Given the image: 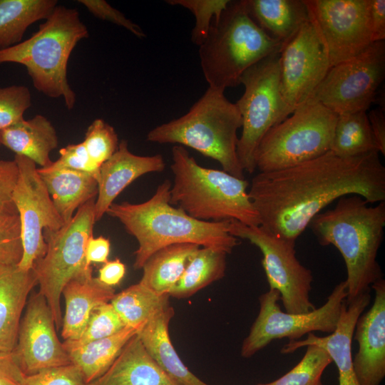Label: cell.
Listing matches in <instances>:
<instances>
[{"label":"cell","mask_w":385,"mask_h":385,"mask_svg":"<svg viewBox=\"0 0 385 385\" xmlns=\"http://www.w3.org/2000/svg\"><path fill=\"white\" fill-rule=\"evenodd\" d=\"M248 195L260 226L296 243L312 219L343 196L357 195L369 204L385 201V167L376 150L348 158L329 151L290 168L257 173Z\"/></svg>","instance_id":"cell-1"},{"label":"cell","mask_w":385,"mask_h":385,"mask_svg":"<svg viewBox=\"0 0 385 385\" xmlns=\"http://www.w3.org/2000/svg\"><path fill=\"white\" fill-rule=\"evenodd\" d=\"M309 226L319 245L334 246L344 260L346 302L369 293L382 278L377 255L384 239L385 201L371 206L359 195H345L334 208L317 215Z\"/></svg>","instance_id":"cell-2"},{"label":"cell","mask_w":385,"mask_h":385,"mask_svg":"<svg viewBox=\"0 0 385 385\" xmlns=\"http://www.w3.org/2000/svg\"><path fill=\"white\" fill-rule=\"evenodd\" d=\"M171 185L172 183L165 180L148 200L140 203L113 202L106 212L118 220L138 243L134 252L135 270L142 269L157 250L173 244L193 243L227 254L239 245L238 239L229 232L230 220L200 221L170 205Z\"/></svg>","instance_id":"cell-3"},{"label":"cell","mask_w":385,"mask_h":385,"mask_svg":"<svg viewBox=\"0 0 385 385\" xmlns=\"http://www.w3.org/2000/svg\"><path fill=\"white\" fill-rule=\"evenodd\" d=\"M172 160L170 205H178L200 221L237 220L247 225H260L248 195L247 180L200 165L182 145L172 148Z\"/></svg>","instance_id":"cell-4"},{"label":"cell","mask_w":385,"mask_h":385,"mask_svg":"<svg viewBox=\"0 0 385 385\" xmlns=\"http://www.w3.org/2000/svg\"><path fill=\"white\" fill-rule=\"evenodd\" d=\"M88 36L78 10L57 5L30 38L0 50V64L23 65L37 91L51 98H63L70 110L76 97L67 78L68 61L77 43Z\"/></svg>","instance_id":"cell-5"},{"label":"cell","mask_w":385,"mask_h":385,"mask_svg":"<svg viewBox=\"0 0 385 385\" xmlns=\"http://www.w3.org/2000/svg\"><path fill=\"white\" fill-rule=\"evenodd\" d=\"M282 46L250 16L245 0L230 1L199 46L200 67L209 87L225 91L240 85L246 70L279 53Z\"/></svg>","instance_id":"cell-6"},{"label":"cell","mask_w":385,"mask_h":385,"mask_svg":"<svg viewBox=\"0 0 385 385\" xmlns=\"http://www.w3.org/2000/svg\"><path fill=\"white\" fill-rule=\"evenodd\" d=\"M242 123L236 104L223 91L208 87L185 114L152 128L146 139L191 148L217 161L222 170L245 179L237 154V130Z\"/></svg>","instance_id":"cell-7"},{"label":"cell","mask_w":385,"mask_h":385,"mask_svg":"<svg viewBox=\"0 0 385 385\" xmlns=\"http://www.w3.org/2000/svg\"><path fill=\"white\" fill-rule=\"evenodd\" d=\"M337 116L320 103L307 100L263 136L255 155L256 170H279L330 151Z\"/></svg>","instance_id":"cell-8"},{"label":"cell","mask_w":385,"mask_h":385,"mask_svg":"<svg viewBox=\"0 0 385 385\" xmlns=\"http://www.w3.org/2000/svg\"><path fill=\"white\" fill-rule=\"evenodd\" d=\"M92 198L81 206L72 219L56 230H43L46 252L34 265L38 292L51 310L56 329L62 325L61 297L66 284L73 278L92 273L86 262V247L93 236L95 202Z\"/></svg>","instance_id":"cell-9"},{"label":"cell","mask_w":385,"mask_h":385,"mask_svg":"<svg viewBox=\"0 0 385 385\" xmlns=\"http://www.w3.org/2000/svg\"><path fill=\"white\" fill-rule=\"evenodd\" d=\"M245 91L235 103L242 117V133L237 154L244 171L253 173L255 155L265 133L279 123L282 110L279 53L250 66L242 75Z\"/></svg>","instance_id":"cell-10"},{"label":"cell","mask_w":385,"mask_h":385,"mask_svg":"<svg viewBox=\"0 0 385 385\" xmlns=\"http://www.w3.org/2000/svg\"><path fill=\"white\" fill-rule=\"evenodd\" d=\"M346 297V282L342 281L335 286L322 307L307 313H288L282 312L277 304L279 293L270 289L259 297L260 311L242 342V356H253L274 339L298 340L317 331L332 333Z\"/></svg>","instance_id":"cell-11"},{"label":"cell","mask_w":385,"mask_h":385,"mask_svg":"<svg viewBox=\"0 0 385 385\" xmlns=\"http://www.w3.org/2000/svg\"><path fill=\"white\" fill-rule=\"evenodd\" d=\"M385 76V41L332 66L307 99L338 115L366 111Z\"/></svg>","instance_id":"cell-12"},{"label":"cell","mask_w":385,"mask_h":385,"mask_svg":"<svg viewBox=\"0 0 385 385\" xmlns=\"http://www.w3.org/2000/svg\"><path fill=\"white\" fill-rule=\"evenodd\" d=\"M229 232L260 249L270 289L279 293L286 312L307 313L316 309L309 297L313 276L297 258L295 242L275 236L260 225L237 220L230 221Z\"/></svg>","instance_id":"cell-13"},{"label":"cell","mask_w":385,"mask_h":385,"mask_svg":"<svg viewBox=\"0 0 385 385\" xmlns=\"http://www.w3.org/2000/svg\"><path fill=\"white\" fill-rule=\"evenodd\" d=\"M330 68L327 48L309 19L279 52L282 110L278 123L310 97Z\"/></svg>","instance_id":"cell-14"},{"label":"cell","mask_w":385,"mask_h":385,"mask_svg":"<svg viewBox=\"0 0 385 385\" xmlns=\"http://www.w3.org/2000/svg\"><path fill=\"white\" fill-rule=\"evenodd\" d=\"M14 160L19 175L12 200L20 218L23 247L18 267L28 271L46 252L43 230H56L65 223L53 205L36 163L21 155H15Z\"/></svg>","instance_id":"cell-15"},{"label":"cell","mask_w":385,"mask_h":385,"mask_svg":"<svg viewBox=\"0 0 385 385\" xmlns=\"http://www.w3.org/2000/svg\"><path fill=\"white\" fill-rule=\"evenodd\" d=\"M304 1L331 67L359 54L373 43L369 0Z\"/></svg>","instance_id":"cell-16"},{"label":"cell","mask_w":385,"mask_h":385,"mask_svg":"<svg viewBox=\"0 0 385 385\" xmlns=\"http://www.w3.org/2000/svg\"><path fill=\"white\" fill-rule=\"evenodd\" d=\"M13 352L26 375L71 364L68 352L57 337L51 310L39 292L27 304Z\"/></svg>","instance_id":"cell-17"},{"label":"cell","mask_w":385,"mask_h":385,"mask_svg":"<svg viewBox=\"0 0 385 385\" xmlns=\"http://www.w3.org/2000/svg\"><path fill=\"white\" fill-rule=\"evenodd\" d=\"M375 296L371 308L358 318L353 338L358 351L353 367L359 385H380L385 376V281L371 287Z\"/></svg>","instance_id":"cell-18"},{"label":"cell","mask_w":385,"mask_h":385,"mask_svg":"<svg viewBox=\"0 0 385 385\" xmlns=\"http://www.w3.org/2000/svg\"><path fill=\"white\" fill-rule=\"evenodd\" d=\"M369 292L361 294L349 302H343L335 330L326 337L309 333L303 340L289 341L281 349L282 354H291L308 345L324 349L334 362L339 374V385H359L354 367L351 342L356 322L370 303Z\"/></svg>","instance_id":"cell-19"},{"label":"cell","mask_w":385,"mask_h":385,"mask_svg":"<svg viewBox=\"0 0 385 385\" xmlns=\"http://www.w3.org/2000/svg\"><path fill=\"white\" fill-rule=\"evenodd\" d=\"M165 163L160 154L141 156L132 153L126 140L119 142L115 153L100 167L95 220H101L118 195L139 177L162 172Z\"/></svg>","instance_id":"cell-20"},{"label":"cell","mask_w":385,"mask_h":385,"mask_svg":"<svg viewBox=\"0 0 385 385\" xmlns=\"http://www.w3.org/2000/svg\"><path fill=\"white\" fill-rule=\"evenodd\" d=\"M36 284L34 267L24 271L18 265H0V351L14 350L22 312Z\"/></svg>","instance_id":"cell-21"},{"label":"cell","mask_w":385,"mask_h":385,"mask_svg":"<svg viewBox=\"0 0 385 385\" xmlns=\"http://www.w3.org/2000/svg\"><path fill=\"white\" fill-rule=\"evenodd\" d=\"M87 385H180L150 356L138 335L124 346L108 369Z\"/></svg>","instance_id":"cell-22"},{"label":"cell","mask_w":385,"mask_h":385,"mask_svg":"<svg viewBox=\"0 0 385 385\" xmlns=\"http://www.w3.org/2000/svg\"><path fill=\"white\" fill-rule=\"evenodd\" d=\"M62 294L66 312L62 322L61 337L64 341H74L81 334L93 309L113 298V287L102 283L92 273L70 280Z\"/></svg>","instance_id":"cell-23"},{"label":"cell","mask_w":385,"mask_h":385,"mask_svg":"<svg viewBox=\"0 0 385 385\" xmlns=\"http://www.w3.org/2000/svg\"><path fill=\"white\" fill-rule=\"evenodd\" d=\"M174 309L167 305L158 312L137 333L153 360L180 385H208L183 364L173 346L169 334V324Z\"/></svg>","instance_id":"cell-24"},{"label":"cell","mask_w":385,"mask_h":385,"mask_svg":"<svg viewBox=\"0 0 385 385\" xmlns=\"http://www.w3.org/2000/svg\"><path fill=\"white\" fill-rule=\"evenodd\" d=\"M0 142L16 155L24 156L44 168L52 163L50 153L58 145V136L51 123L45 116L36 115L1 130Z\"/></svg>","instance_id":"cell-25"},{"label":"cell","mask_w":385,"mask_h":385,"mask_svg":"<svg viewBox=\"0 0 385 385\" xmlns=\"http://www.w3.org/2000/svg\"><path fill=\"white\" fill-rule=\"evenodd\" d=\"M37 170L65 224L76 210L98 195V181L90 174L68 169Z\"/></svg>","instance_id":"cell-26"},{"label":"cell","mask_w":385,"mask_h":385,"mask_svg":"<svg viewBox=\"0 0 385 385\" xmlns=\"http://www.w3.org/2000/svg\"><path fill=\"white\" fill-rule=\"evenodd\" d=\"M253 20L282 45L309 20L304 0H245Z\"/></svg>","instance_id":"cell-27"},{"label":"cell","mask_w":385,"mask_h":385,"mask_svg":"<svg viewBox=\"0 0 385 385\" xmlns=\"http://www.w3.org/2000/svg\"><path fill=\"white\" fill-rule=\"evenodd\" d=\"M200 247L193 243H177L157 250L143 265L139 282L158 294H168Z\"/></svg>","instance_id":"cell-28"},{"label":"cell","mask_w":385,"mask_h":385,"mask_svg":"<svg viewBox=\"0 0 385 385\" xmlns=\"http://www.w3.org/2000/svg\"><path fill=\"white\" fill-rule=\"evenodd\" d=\"M138 333L125 327L116 334L67 350L71 361L81 371L88 384L101 376L111 366L127 342Z\"/></svg>","instance_id":"cell-29"},{"label":"cell","mask_w":385,"mask_h":385,"mask_svg":"<svg viewBox=\"0 0 385 385\" xmlns=\"http://www.w3.org/2000/svg\"><path fill=\"white\" fill-rule=\"evenodd\" d=\"M57 5L56 0H0V50L21 43L27 29Z\"/></svg>","instance_id":"cell-30"},{"label":"cell","mask_w":385,"mask_h":385,"mask_svg":"<svg viewBox=\"0 0 385 385\" xmlns=\"http://www.w3.org/2000/svg\"><path fill=\"white\" fill-rule=\"evenodd\" d=\"M227 253L211 247H200L190 257L170 297L187 298L222 279L225 274Z\"/></svg>","instance_id":"cell-31"},{"label":"cell","mask_w":385,"mask_h":385,"mask_svg":"<svg viewBox=\"0 0 385 385\" xmlns=\"http://www.w3.org/2000/svg\"><path fill=\"white\" fill-rule=\"evenodd\" d=\"M168 294H158L140 282L115 294L110 303L125 327L138 332L169 304Z\"/></svg>","instance_id":"cell-32"},{"label":"cell","mask_w":385,"mask_h":385,"mask_svg":"<svg viewBox=\"0 0 385 385\" xmlns=\"http://www.w3.org/2000/svg\"><path fill=\"white\" fill-rule=\"evenodd\" d=\"M376 150L367 112L338 115L331 150L335 155L348 158Z\"/></svg>","instance_id":"cell-33"},{"label":"cell","mask_w":385,"mask_h":385,"mask_svg":"<svg viewBox=\"0 0 385 385\" xmlns=\"http://www.w3.org/2000/svg\"><path fill=\"white\" fill-rule=\"evenodd\" d=\"M301 361L287 374L279 379L257 385H324L322 376L326 368L332 363L329 354L316 345L306 346Z\"/></svg>","instance_id":"cell-34"},{"label":"cell","mask_w":385,"mask_h":385,"mask_svg":"<svg viewBox=\"0 0 385 385\" xmlns=\"http://www.w3.org/2000/svg\"><path fill=\"white\" fill-rule=\"evenodd\" d=\"M125 327L112 304L110 302L103 303L93 309L78 339L64 341L63 344L67 351L112 336Z\"/></svg>","instance_id":"cell-35"},{"label":"cell","mask_w":385,"mask_h":385,"mask_svg":"<svg viewBox=\"0 0 385 385\" xmlns=\"http://www.w3.org/2000/svg\"><path fill=\"white\" fill-rule=\"evenodd\" d=\"M172 6H183L195 16V24L191 32L192 42L200 46L205 40L213 20L217 21L230 4V0H167Z\"/></svg>","instance_id":"cell-36"},{"label":"cell","mask_w":385,"mask_h":385,"mask_svg":"<svg viewBox=\"0 0 385 385\" xmlns=\"http://www.w3.org/2000/svg\"><path fill=\"white\" fill-rule=\"evenodd\" d=\"M83 143L90 158L100 167L115 153L119 145L113 127L101 118L94 120L88 126Z\"/></svg>","instance_id":"cell-37"},{"label":"cell","mask_w":385,"mask_h":385,"mask_svg":"<svg viewBox=\"0 0 385 385\" xmlns=\"http://www.w3.org/2000/svg\"><path fill=\"white\" fill-rule=\"evenodd\" d=\"M22 255L19 214L0 209V265H18Z\"/></svg>","instance_id":"cell-38"},{"label":"cell","mask_w":385,"mask_h":385,"mask_svg":"<svg viewBox=\"0 0 385 385\" xmlns=\"http://www.w3.org/2000/svg\"><path fill=\"white\" fill-rule=\"evenodd\" d=\"M31 106V95L24 86L0 87V131L22 120Z\"/></svg>","instance_id":"cell-39"},{"label":"cell","mask_w":385,"mask_h":385,"mask_svg":"<svg viewBox=\"0 0 385 385\" xmlns=\"http://www.w3.org/2000/svg\"><path fill=\"white\" fill-rule=\"evenodd\" d=\"M59 155L58 160L42 168L48 170L68 169L83 172L98 180L100 166L90 158L83 142L68 145L59 150Z\"/></svg>","instance_id":"cell-40"},{"label":"cell","mask_w":385,"mask_h":385,"mask_svg":"<svg viewBox=\"0 0 385 385\" xmlns=\"http://www.w3.org/2000/svg\"><path fill=\"white\" fill-rule=\"evenodd\" d=\"M24 385H87L79 369L72 363L26 375Z\"/></svg>","instance_id":"cell-41"},{"label":"cell","mask_w":385,"mask_h":385,"mask_svg":"<svg viewBox=\"0 0 385 385\" xmlns=\"http://www.w3.org/2000/svg\"><path fill=\"white\" fill-rule=\"evenodd\" d=\"M78 2L83 5L96 17L123 27L138 38H143L146 36L143 30L138 24L126 18L123 13L111 6L107 1L78 0Z\"/></svg>","instance_id":"cell-42"},{"label":"cell","mask_w":385,"mask_h":385,"mask_svg":"<svg viewBox=\"0 0 385 385\" xmlns=\"http://www.w3.org/2000/svg\"><path fill=\"white\" fill-rule=\"evenodd\" d=\"M19 175L15 160H0V209L18 214L12 193Z\"/></svg>","instance_id":"cell-43"},{"label":"cell","mask_w":385,"mask_h":385,"mask_svg":"<svg viewBox=\"0 0 385 385\" xmlns=\"http://www.w3.org/2000/svg\"><path fill=\"white\" fill-rule=\"evenodd\" d=\"M25 378L14 353L0 351V385H24Z\"/></svg>","instance_id":"cell-44"},{"label":"cell","mask_w":385,"mask_h":385,"mask_svg":"<svg viewBox=\"0 0 385 385\" xmlns=\"http://www.w3.org/2000/svg\"><path fill=\"white\" fill-rule=\"evenodd\" d=\"M369 20L372 42L385 39V0H369Z\"/></svg>","instance_id":"cell-45"},{"label":"cell","mask_w":385,"mask_h":385,"mask_svg":"<svg viewBox=\"0 0 385 385\" xmlns=\"http://www.w3.org/2000/svg\"><path fill=\"white\" fill-rule=\"evenodd\" d=\"M110 247L109 239L103 236L91 237L88 240L85 253L87 265L91 266L92 263L104 264L106 262L110 253Z\"/></svg>","instance_id":"cell-46"},{"label":"cell","mask_w":385,"mask_h":385,"mask_svg":"<svg viewBox=\"0 0 385 385\" xmlns=\"http://www.w3.org/2000/svg\"><path fill=\"white\" fill-rule=\"evenodd\" d=\"M368 120L377 151L385 155V113L377 108L367 113Z\"/></svg>","instance_id":"cell-47"},{"label":"cell","mask_w":385,"mask_h":385,"mask_svg":"<svg viewBox=\"0 0 385 385\" xmlns=\"http://www.w3.org/2000/svg\"><path fill=\"white\" fill-rule=\"evenodd\" d=\"M125 274V266L119 260L107 261L98 270V279L104 284L113 287L118 285Z\"/></svg>","instance_id":"cell-48"},{"label":"cell","mask_w":385,"mask_h":385,"mask_svg":"<svg viewBox=\"0 0 385 385\" xmlns=\"http://www.w3.org/2000/svg\"><path fill=\"white\" fill-rule=\"evenodd\" d=\"M1 145V142H0V145Z\"/></svg>","instance_id":"cell-49"}]
</instances>
